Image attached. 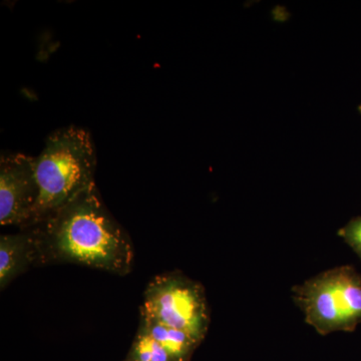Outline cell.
Segmentation results:
<instances>
[{
	"label": "cell",
	"mask_w": 361,
	"mask_h": 361,
	"mask_svg": "<svg viewBox=\"0 0 361 361\" xmlns=\"http://www.w3.org/2000/svg\"><path fill=\"white\" fill-rule=\"evenodd\" d=\"M26 230L32 236L35 265L73 263L121 276L133 269L132 240L106 209L96 185Z\"/></svg>",
	"instance_id": "obj_1"
},
{
	"label": "cell",
	"mask_w": 361,
	"mask_h": 361,
	"mask_svg": "<svg viewBox=\"0 0 361 361\" xmlns=\"http://www.w3.org/2000/svg\"><path fill=\"white\" fill-rule=\"evenodd\" d=\"M96 168V147L87 130L71 126L49 135L35 158L39 197L27 228L44 222L94 186Z\"/></svg>",
	"instance_id": "obj_2"
},
{
	"label": "cell",
	"mask_w": 361,
	"mask_h": 361,
	"mask_svg": "<svg viewBox=\"0 0 361 361\" xmlns=\"http://www.w3.org/2000/svg\"><path fill=\"white\" fill-rule=\"evenodd\" d=\"M304 319L320 336L353 332L361 323V273L338 266L292 287Z\"/></svg>",
	"instance_id": "obj_3"
},
{
	"label": "cell",
	"mask_w": 361,
	"mask_h": 361,
	"mask_svg": "<svg viewBox=\"0 0 361 361\" xmlns=\"http://www.w3.org/2000/svg\"><path fill=\"white\" fill-rule=\"evenodd\" d=\"M140 313L186 332L199 343L210 326L205 288L180 271L164 273L149 282Z\"/></svg>",
	"instance_id": "obj_4"
},
{
	"label": "cell",
	"mask_w": 361,
	"mask_h": 361,
	"mask_svg": "<svg viewBox=\"0 0 361 361\" xmlns=\"http://www.w3.org/2000/svg\"><path fill=\"white\" fill-rule=\"evenodd\" d=\"M39 189L35 158L21 153L2 155L0 160V224L25 229L32 223Z\"/></svg>",
	"instance_id": "obj_5"
},
{
	"label": "cell",
	"mask_w": 361,
	"mask_h": 361,
	"mask_svg": "<svg viewBox=\"0 0 361 361\" xmlns=\"http://www.w3.org/2000/svg\"><path fill=\"white\" fill-rule=\"evenodd\" d=\"M32 265H35V253L30 232L23 229L18 234L2 235L0 238L1 290Z\"/></svg>",
	"instance_id": "obj_6"
},
{
	"label": "cell",
	"mask_w": 361,
	"mask_h": 361,
	"mask_svg": "<svg viewBox=\"0 0 361 361\" xmlns=\"http://www.w3.org/2000/svg\"><path fill=\"white\" fill-rule=\"evenodd\" d=\"M140 327L163 346L178 361L191 360L201 343L182 330L173 329L141 313Z\"/></svg>",
	"instance_id": "obj_7"
},
{
	"label": "cell",
	"mask_w": 361,
	"mask_h": 361,
	"mask_svg": "<svg viewBox=\"0 0 361 361\" xmlns=\"http://www.w3.org/2000/svg\"><path fill=\"white\" fill-rule=\"evenodd\" d=\"M128 358L134 361H178L141 327L133 341Z\"/></svg>",
	"instance_id": "obj_8"
},
{
	"label": "cell",
	"mask_w": 361,
	"mask_h": 361,
	"mask_svg": "<svg viewBox=\"0 0 361 361\" xmlns=\"http://www.w3.org/2000/svg\"><path fill=\"white\" fill-rule=\"evenodd\" d=\"M338 236L343 239L361 260V216L353 218L341 228Z\"/></svg>",
	"instance_id": "obj_9"
},
{
	"label": "cell",
	"mask_w": 361,
	"mask_h": 361,
	"mask_svg": "<svg viewBox=\"0 0 361 361\" xmlns=\"http://www.w3.org/2000/svg\"><path fill=\"white\" fill-rule=\"evenodd\" d=\"M123 361H134V360H130V358H128V357H127V358H126V360H123Z\"/></svg>",
	"instance_id": "obj_10"
},
{
	"label": "cell",
	"mask_w": 361,
	"mask_h": 361,
	"mask_svg": "<svg viewBox=\"0 0 361 361\" xmlns=\"http://www.w3.org/2000/svg\"><path fill=\"white\" fill-rule=\"evenodd\" d=\"M358 111H360V113L361 114V106H358Z\"/></svg>",
	"instance_id": "obj_11"
}]
</instances>
